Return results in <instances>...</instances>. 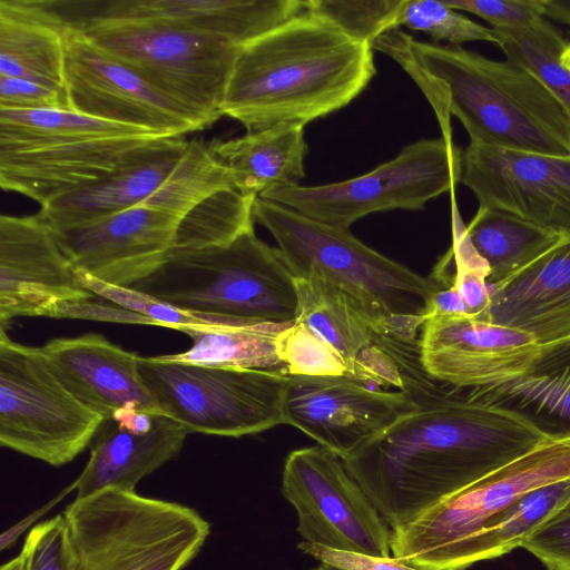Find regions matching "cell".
Segmentation results:
<instances>
[{"mask_svg": "<svg viewBox=\"0 0 570 570\" xmlns=\"http://www.w3.org/2000/svg\"><path fill=\"white\" fill-rule=\"evenodd\" d=\"M24 570H76L63 514L35 525L20 552Z\"/></svg>", "mask_w": 570, "mask_h": 570, "instance_id": "obj_37", "label": "cell"}, {"mask_svg": "<svg viewBox=\"0 0 570 570\" xmlns=\"http://www.w3.org/2000/svg\"><path fill=\"white\" fill-rule=\"evenodd\" d=\"M452 314H469L466 306L453 285L442 287L433 294L429 317Z\"/></svg>", "mask_w": 570, "mask_h": 570, "instance_id": "obj_43", "label": "cell"}, {"mask_svg": "<svg viewBox=\"0 0 570 570\" xmlns=\"http://www.w3.org/2000/svg\"><path fill=\"white\" fill-rule=\"evenodd\" d=\"M255 223L275 238L295 278L316 277L342 291L373 323L389 333L417 340L442 288L363 244L348 228L323 224L261 197Z\"/></svg>", "mask_w": 570, "mask_h": 570, "instance_id": "obj_4", "label": "cell"}, {"mask_svg": "<svg viewBox=\"0 0 570 570\" xmlns=\"http://www.w3.org/2000/svg\"><path fill=\"white\" fill-rule=\"evenodd\" d=\"M0 109H72L67 89L0 75Z\"/></svg>", "mask_w": 570, "mask_h": 570, "instance_id": "obj_40", "label": "cell"}, {"mask_svg": "<svg viewBox=\"0 0 570 570\" xmlns=\"http://www.w3.org/2000/svg\"><path fill=\"white\" fill-rule=\"evenodd\" d=\"M282 494L297 514L304 541L390 558L391 530L343 460L322 445L292 451L284 463Z\"/></svg>", "mask_w": 570, "mask_h": 570, "instance_id": "obj_14", "label": "cell"}, {"mask_svg": "<svg viewBox=\"0 0 570 570\" xmlns=\"http://www.w3.org/2000/svg\"><path fill=\"white\" fill-rule=\"evenodd\" d=\"M0 570H24V562L21 554L3 563Z\"/></svg>", "mask_w": 570, "mask_h": 570, "instance_id": "obj_45", "label": "cell"}, {"mask_svg": "<svg viewBox=\"0 0 570 570\" xmlns=\"http://www.w3.org/2000/svg\"><path fill=\"white\" fill-rule=\"evenodd\" d=\"M65 82L72 110L98 119L170 137L206 128L129 67L68 27Z\"/></svg>", "mask_w": 570, "mask_h": 570, "instance_id": "obj_15", "label": "cell"}, {"mask_svg": "<svg viewBox=\"0 0 570 570\" xmlns=\"http://www.w3.org/2000/svg\"><path fill=\"white\" fill-rule=\"evenodd\" d=\"M62 514L76 570H183L210 533L196 510L136 491L76 498Z\"/></svg>", "mask_w": 570, "mask_h": 570, "instance_id": "obj_6", "label": "cell"}, {"mask_svg": "<svg viewBox=\"0 0 570 570\" xmlns=\"http://www.w3.org/2000/svg\"><path fill=\"white\" fill-rule=\"evenodd\" d=\"M256 198L235 188L220 189L181 217L173 250H199L225 246L254 229Z\"/></svg>", "mask_w": 570, "mask_h": 570, "instance_id": "obj_33", "label": "cell"}, {"mask_svg": "<svg viewBox=\"0 0 570 570\" xmlns=\"http://www.w3.org/2000/svg\"><path fill=\"white\" fill-rule=\"evenodd\" d=\"M568 479L570 429L550 431L524 455L392 528L391 554L419 570H448L499 512L532 489Z\"/></svg>", "mask_w": 570, "mask_h": 570, "instance_id": "obj_10", "label": "cell"}, {"mask_svg": "<svg viewBox=\"0 0 570 570\" xmlns=\"http://www.w3.org/2000/svg\"><path fill=\"white\" fill-rule=\"evenodd\" d=\"M67 27L43 0H0V75L66 88Z\"/></svg>", "mask_w": 570, "mask_h": 570, "instance_id": "obj_26", "label": "cell"}, {"mask_svg": "<svg viewBox=\"0 0 570 570\" xmlns=\"http://www.w3.org/2000/svg\"><path fill=\"white\" fill-rule=\"evenodd\" d=\"M412 406L404 391L347 376L289 375L283 424H289L344 459Z\"/></svg>", "mask_w": 570, "mask_h": 570, "instance_id": "obj_20", "label": "cell"}, {"mask_svg": "<svg viewBox=\"0 0 570 570\" xmlns=\"http://www.w3.org/2000/svg\"><path fill=\"white\" fill-rule=\"evenodd\" d=\"M102 421L58 381L38 347L0 328L1 446L61 466L91 443Z\"/></svg>", "mask_w": 570, "mask_h": 570, "instance_id": "obj_13", "label": "cell"}, {"mask_svg": "<svg viewBox=\"0 0 570 570\" xmlns=\"http://www.w3.org/2000/svg\"><path fill=\"white\" fill-rule=\"evenodd\" d=\"M295 279L297 314L284 340L304 371L399 391L424 372L420 338L389 333L361 313L342 291L320 278Z\"/></svg>", "mask_w": 570, "mask_h": 570, "instance_id": "obj_7", "label": "cell"}, {"mask_svg": "<svg viewBox=\"0 0 570 570\" xmlns=\"http://www.w3.org/2000/svg\"><path fill=\"white\" fill-rule=\"evenodd\" d=\"M373 47L305 10L243 45L220 105L246 132L306 124L354 100L376 73Z\"/></svg>", "mask_w": 570, "mask_h": 570, "instance_id": "obj_3", "label": "cell"}, {"mask_svg": "<svg viewBox=\"0 0 570 570\" xmlns=\"http://www.w3.org/2000/svg\"><path fill=\"white\" fill-rule=\"evenodd\" d=\"M461 183L479 207L570 234V158L469 144Z\"/></svg>", "mask_w": 570, "mask_h": 570, "instance_id": "obj_18", "label": "cell"}, {"mask_svg": "<svg viewBox=\"0 0 570 570\" xmlns=\"http://www.w3.org/2000/svg\"><path fill=\"white\" fill-rule=\"evenodd\" d=\"M406 27L429 35L435 41L460 46L470 41L498 45L492 28L484 27L435 0H402L396 12L394 28Z\"/></svg>", "mask_w": 570, "mask_h": 570, "instance_id": "obj_35", "label": "cell"}, {"mask_svg": "<svg viewBox=\"0 0 570 570\" xmlns=\"http://www.w3.org/2000/svg\"><path fill=\"white\" fill-rule=\"evenodd\" d=\"M38 348L58 381L104 419L124 410L159 411L140 379L139 356L104 336L59 337Z\"/></svg>", "mask_w": 570, "mask_h": 570, "instance_id": "obj_24", "label": "cell"}, {"mask_svg": "<svg viewBox=\"0 0 570 570\" xmlns=\"http://www.w3.org/2000/svg\"><path fill=\"white\" fill-rule=\"evenodd\" d=\"M161 137L168 136H68L0 147V187L41 207L110 176Z\"/></svg>", "mask_w": 570, "mask_h": 570, "instance_id": "obj_21", "label": "cell"}, {"mask_svg": "<svg viewBox=\"0 0 570 570\" xmlns=\"http://www.w3.org/2000/svg\"><path fill=\"white\" fill-rule=\"evenodd\" d=\"M569 498L570 479L530 490L499 512L466 542L448 570H465L474 563L502 557L521 547Z\"/></svg>", "mask_w": 570, "mask_h": 570, "instance_id": "obj_30", "label": "cell"}, {"mask_svg": "<svg viewBox=\"0 0 570 570\" xmlns=\"http://www.w3.org/2000/svg\"><path fill=\"white\" fill-rule=\"evenodd\" d=\"M189 432L159 411L124 410L104 419L90 458L73 481L76 498L105 489L135 491L137 483L181 451Z\"/></svg>", "mask_w": 570, "mask_h": 570, "instance_id": "obj_23", "label": "cell"}, {"mask_svg": "<svg viewBox=\"0 0 570 570\" xmlns=\"http://www.w3.org/2000/svg\"><path fill=\"white\" fill-rule=\"evenodd\" d=\"M180 219L165 210L138 206L50 230L76 272L129 288L169 257Z\"/></svg>", "mask_w": 570, "mask_h": 570, "instance_id": "obj_19", "label": "cell"}, {"mask_svg": "<svg viewBox=\"0 0 570 570\" xmlns=\"http://www.w3.org/2000/svg\"><path fill=\"white\" fill-rule=\"evenodd\" d=\"M546 17L570 24V2L547 0Z\"/></svg>", "mask_w": 570, "mask_h": 570, "instance_id": "obj_44", "label": "cell"}, {"mask_svg": "<svg viewBox=\"0 0 570 570\" xmlns=\"http://www.w3.org/2000/svg\"><path fill=\"white\" fill-rule=\"evenodd\" d=\"M297 548L337 570H419L401 560L390 557L380 558L365 553L338 550L302 540Z\"/></svg>", "mask_w": 570, "mask_h": 570, "instance_id": "obj_41", "label": "cell"}, {"mask_svg": "<svg viewBox=\"0 0 570 570\" xmlns=\"http://www.w3.org/2000/svg\"><path fill=\"white\" fill-rule=\"evenodd\" d=\"M225 188L235 187L209 142L161 137L110 176L41 206L38 216L51 230L138 206L183 217Z\"/></svg>", "mask_w": 570, "mask_h": 570, "instance_id": "obj_9", "label": "cell"}, {"mask_svg": "<svg viewBox=\"0 0 570 570\" xmlns=\"http://www.w3.org/2000/svg\"><path fill=\"white\" fill-rule=\"evenodd\" d=\"M132 289L184 309L253 322H294L296 279L278 248L254 229L232 243L199 250H171L166 262Z\"/></svg>", "mask_w": 570, "mask_h": 570, "instance_id": "obj_5", "label": "cell"}, {"mask_svg": "<svg viewBox=\"0 0 570 570\" xmlns=\"http://www.w3.org/2000/svg\"><path fill=\"white\" fill-rule=\"evenodd\" d=\"M547 570H570V498L522 543Z\"/></svg>", "mask_w": 570, "mask_h": 570, "instance_id": "obj_38", "label": "cell"}, {"mask_svg": "<svg viewBox=\"0 0 570 570\" xmlns=\"http://www.w3.org/2000/svg\"><path fill=\"white\" fill-rule=\"evenodd\" d=\"M463 150L453 140L420 139L393 159L343 181L277 186L258 197L316 222L350 228L357 219L393 209L422 210L461 183Z\"/></svg>", "mask_w": 570, "mask_h": 570, "instance_id": "obj_12", "label": "cell"}, {"mask_svg": "<svg viewBox=\"0 0 570 570\" xmlns=\"http://www.w3.org/2000/svg\"><path fill=\"white\" fill-rule=\"evenodd\" d=\"M466 232L490 268L489 285L510 277L562 237L557 232L485 207L478 208Z\"/></svg>", "mask_w": 570, "mask_h": 570, "instance_id": "obj_31", "label": "cell"}, {"mask_svg": "<svg viewBox=\"0 0 570 570\" xmlns=\"http://www.w3.org/2000/svg\"><path fill=\"white\" fill-rule=\"evenodd\" d=\"M312 570H337V569L332 568V567H330V566H327V564H323V563H322V564H320L318 567H316V568H314V569H312Z\"/></svg>", "mask_w": 570, "mask_h": 570, "instance_id": "obj_47", "label": "cell"}, {"mask_svg": "<svg viewBox=\"0 0 570 570\" xmlns=\"http://www.w3.org/2000/svg\"><path fill=\"white\" fill-rule=\"evenodd\" d=\"M95 297L38 214L0 216V328L20 316L65 318Z\"/></svg>", "mask_w": 570, "mask_h": 570, "instance_id": "obj_17", "label": "cell"}, {"mask_svg": "<svg viewBox=\"0 0 570 570\" xmlns=\"http://www.w3.org/2000/svg\"><path fill=\"white\" fill-rule=\"evenodd\" d=\"M454 10L470 12L492 28H520L546 18L547 0H443Z\"/></svg>", "mask_w": 570, "mask_h": 570, "instance_id": "obj_39", "label": "cell"}, {"mask_svg": "<svg viewBox=\"0 0 570 570\" xmlns=\"http://www.w3.org/2000/svg\"><path fill=\"white\" fill-rule=\"evenodd\" d=\"M508 61L541 81L570 111V71L561 58L568 43L546 19L520 28H492Z\"/></svg>", "mask_w": 570, "mask_h": 570, "instance_id": "obj_32", "label": "cell"}, {"mask_svg": "<svg viewBox=\"0 0 570 570\" xmlns=\"http://www.w3.org/2000/svg\"><path fill=\"white\" fill-rule=\"evenodd\" d=\"M76 491V485L72 482L70 485L65 488L59 494L50 499L40 508L24 517L22 520L13 524L11 528L6 530L0 537V550L4 551L14 544L17 539L31 525L43 515H46L55 505H57L63 498H66L71 491Z\"/></svg>", "mask_w": 570, "mask_h": 570, "instance_id": "obj_42", "label": "cell"}, {"mask_svg": "<svg viewBox=\"0 0 570 570\" xmlns=\"http://www.w3.org/2000/svg\"><path fill=\"white\" fill-rule=\"evenodd\" d=\"M489 289L491 322L525 331L540 344L570 336V234Z\"/></svg>", "mask_w": 570, "mask_h": 570, "instance_id": "obj_25", "label": "cell"}, {"mask_svg": "<svg viewBox=\"0 0 570 570\" xmlns=\"http://www.w3.org/2000/svg\"><path fill=\"white\" fill-rule=\"evenodd\" d=\"M67 27L129 67L206 128L222 117L239 46L150 19H104Z\"/></svg>", "mask_w": 570, "mask_h": 570, "instance_id": "obj_8", "label": "cell"}, {"mask_svg": "<svg viewBox=\"0 0 570 570\" xmlns=\"http://www.w3.org/2000/svg\"><path fill=\"white\" fill-rule=\"evenodd\" d=\"M209 145L228 169L234 187L249 198L273 187L299 185L305 176L308 146L299 124H278Z\"/></svg>", "mask_w": 570, "mask_h": 570, "instance_id": "obj_27", "label": "cell"}, {"mask_svg": "<svg viewBox=\"0 0 570 570\" xmlns=\"http://www.w3.org/2000/svg\"><path fill=\"white\" fill-rule=\"evenodd\" d=\"M487 402L563 423L570 429V336L542 344L534 366L512 382L468 390Z\"/></svg>", "mask_w": 570, "mask_h": 570, "instance_id": "obj_28", "label": "cell"}, {"mask_svg": "<svg viewBox=\"0 0 570 570\" xmlns=\"http://www.w3.org/2000/svg\"><path fill=\"white\" fill-rule=\"evenodd\" d=\"M372 47L416 82L443 138L453 140L454 116L471 144L570 158V111L522 67L460 46L419 41L400 29L380 36Z\"/></svg>", "mask_w": 570, "mask_h": 570, "instance_id": "obj_2", "label": "cell"}, {"mask_svg": "<svg viewBox=\"0 0 570 570\" xmlns=\"http://www.w3.org/2000/svg\"><path fill=\"white\" fill-rule=\"evenodd\" d=\"M68 26L150 19L219 37L239 47L305 10L301 0H57Z\"/></svg>", "mask_w": 570, "mask_h": 570, "instance_id": "obj_22", "label": "cell"}, {"mask_svg": "<svg viewBox=\"0 0 570 570\" xmlns=\"http://www.w3.org/2000/svg\"><path fill=\"white\" fill-rule=\"evenodd\" d=\"M291 325L247 322L213 328H185L189 350L166 354V358L189 364L284 371L279 342Z\"/></svg>", "mask_w": 570, "mask_h": 570, "instance_id": "obj_29", "label": "cell"}, {"mask_svg": "<svg viewBox=\"0 0 570 570\" xmlns=\"http://www.w3.org/2000/svg\"><path fill=\"white\" fill-rule=\"evenodd\" d=\"M404 392L412 406L342 459L391 529L524 455L550 433L527 413L430 375Z\"/></svg>", "mask_w": 570, "mask_h": 570, "instance_id": "obj_1", "label": "cell"}, {"mask_svg": "<svg viewBox=\"0 0 570 570\" xmlns=\"http://www.w3.org/2000/svg\"><path fill=\"white\" fill-rule=\"evenodd\" d=\"M140 379L158 410L189 433L240 438L283 424L289 374L138 357Z\"/></svg>", "mask_w": 570, "mask_h": 570, "instance_id": "obj_11", "label": "cell"}, {"mask_svg": "<svg viewBox=\"0 0 570 570\" xmlns=\"http://www.w3.org/2000/svg\"><path fill=\"white\" fill-rule=\"evenodd\" d=\"M401 3L402 0L305 1L307 10L331 20L351 38L371 45L380 36L395 30V16Z\"/></svg>", "mask_w": 570, "mask_h": 570, "instance_id": "obj_36", "label": "cell"}, {"mask_svg": "<svg viewBox=\"0 0 570 570\" xmlns=\"http://www.w3.org/2000/svg\"><path fill=\"white\" fill-rule=\"evenodd\" d=\"M561 61L562 65L570 71V43H568V47L562 55Z\"/></svg>", "mask_w": 570, "mask_h": 570, "instance_id": "obj_46", "label": "cell"}, {"mask_svg": "<svg viewBox=\"0 0 570 570\" xmlns=\"http://www.w3.org/2000/svg\"><path fill=\"white\" fill-rule=\"evenodd\" d=\"M77 275L81 285L98 297L135 312L148 318L156 326L170 327L181 332L185 328H213L253 322L184 309L132 288L106 284L79 272Z\"/></svg>", "mask_w": 570, "mask_h": 570, "instance_id": "obj_34", "label": "cell"}, {"mask_svg": "<svg viewBox=\"0 0 570 570\" xmlns=\"http://www.w3.org/2000/svg\"><path fill=\"white\" fill-rule=\"evenodd\" d=\"M541 347L525 331L470 314L429 317L420 334L424 371L462 390L498 386L524 376Z\"/></svg>", "mask_w": 570, "mask_h": 570, "instance_id": "obj_16", "label": "cell"}]
</instances>
